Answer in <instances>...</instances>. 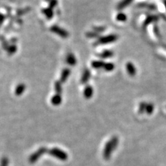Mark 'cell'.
<instances>
[{
    "label": "cell",
    "instance_id": "cell-1",
    "mask_svg": "<svg viewBox=\"0 0 166 166\" xmlns=\"http://www.w3.org/2000/svg\"><path fill=\"white\" fill-rule=\"evenodd\" d=\"M118 142H119V139H118V136H113L111 137V139L109 141H107V143L105 144V146L104 147L103 152V158L106 159V160L109 159L111 156V154L114 151L115 149L117 147Z\"/></svg>",
    "mask_w": 166,
    "mask_h": 166
},
{
    "label": "cell",
    "instance_id": "cell-2",
    "mask_svg": "<svg viewBox=\"0 0 166 166\" xmlns=\"http://www.w3.org/2000/svg\"><path fill=\"white\" fill-rule=\"evenodd\" d=\"M118 36L115 34H111V35H108L107 36H103L100 38L95 43V45H107V44L111 43V42H115L116 40H117Z\"/></svg>",
    "mask_w": 166,
    "mask_h": 166
},
{
    "label": "cell",
    "instance_id": "cell-3",
    "mask_svg": "<svg viewBox=\"0 0 166 166\" xmlns=\"http://www.w3.org/2000/svg\"><path fill=\"white\" fill-rule=\"evenodd\" d=\"M49 154L61 161H66L68 159V155L59 148H53L49 151Z\"/></svg>",
    "mask_w": 166,
    "mask_h": 166
},
{
    "label": "cell",
    "instance_id": "cell-4",
    "mask_svg": "<svg viewBox=\"0 0 166 166\" xmlns=\"http://www.w3.org/2000/svg\"><path fill=\"white\" fill-rule=\"evenodd\" d=\"M51 30L63 38H67V37L69 36L68 32L66 31L65 30L62 29V28H61L58 26H53L51 28Z\"/></svg>",
    "mask_w": 166,
    "mask_h": 166
},
{
    "label": "cell",
    "instance_id": "cell-5",
    "mask_svg": "<svg viewBox=\"0 0 166 166\" xmlns=\"http://www.w3.org/2000/svg\"><path fill=\"white\" fill-rule=\"evenodd\" d=\"M126 70L129 75L131 76H134L136 75V69L135 68L134 65L132 63V62H128L126 64Z\"/></svg>",
    "mask_w": 166,
    "mask_h": 166
},
{
    "label": "cell",
    "instance_id": "cell-6",
    "mask_svg": "<svg viewBox=\"0 0 166 166\" xmlns=\"http://www.w3.org/2000/svg\"><path fill=\"white\" fill-rule=\"evenodd\" d=\"M90 76H91V72L89 69H85L83 72L82 76V78H81V83L82 84H86L88 81L90 79Z\"/></svg>",
    "mask_w": 166,
    "mask_h": 166
},
{
    "label": "cell",
    "instance_id": "cell-7",
    "mask_svg": "<svg viewBox=\"0 0 166 166\" xmlns=\"http://www.w3.org/2000/svg\"><path fill=\"white\" fill-rule=\"evenodd\" d=\"M45 152H46V149L44 148V147H42V148L40 149V150H39L38 151H37L36 152H35L34 155L32 156L31 158H30V161H31V162L36 161L38 159V158H40V157H41V155H42V154L45 153Z\"/></svg>",
    "mask_w": 166,
    "mask_h": 166
},
{
    "label": "cell",
    "instance_id": "cell-8",
    "mask_svg": "<svg viewBox=\"0 0 166 166\" xmlns=\"http://www.w3.org/2000/svg\"><path fill=\"white\" fill-rule=\"evenodd\" d=\"M93 94H94V90H93V88L91 87L90 85H87L85 87L84 90V97L87 99H89L92 97Z\"/></svg>",
    "mask_w": 166,
    "mask_h": 166
},
{
    "label": "cell",
    "instance_id": "cell-9",
    "mask_svg": "<svg viewBox=\"0 0 166 166\" xmlns=\"http://www.w3.org/2000/svg\"><path fill=\"white\" fill-rule=\"evenodd\" d=\"M133 0H122L121 2L118 4L117 6V9L121 11V10L124 9L125 8H126L127 6H128L132 2Z\"/></svg>",
    "mask_w": 166,
    "mask_h": 166
},
{
    "label": "cell",
    "instance_id": "cell-10",
    "mask_svg": "<svg viewBox=\"0 0 166 166\" xmlns=\"http://www.w3.org/2000/svg\"><path fill=\"white\" fill-rule=\"evenodd\" d=\"M159 19V18L157 16H156V15H150V16H148L147 18H146V20H145V21L144 22V24H143V26H147V25L150 24V23L153 22H156Z\"/></svg>",
    "mask_w": 166,
    "mask_h": 166
},
{
    "label": "cell",
    "instance_id": "cell-11",
    "mask_svg": "<svg viewBox=\"0 0 166 166\" xmlns=\"http://www.w3.org/2000/svg\"><path fill=\"white\" fill-rule=\"evenodd\" d=\"M70 75V70L69 69H64L62 71V74H61L60 81L62 82H64L67 79H68L69 76Z\"/></svg>",
    "mask_w": 166,
    "mask_h": 166
},
{
    "label": "cell",
    "instance_id": "cell-12",
    "mask_svg": "<svg viewBox=\"0 0 166 166\" xmlns=\"http://www.w3.org/2000/svg\"><path fill=\"white\" fill-rule=\"evenodd\" d=\"M67 62L69 65L74 66L76 64V58L73 53H69L67 56Z\"/></svg>",
    "mask_w": 166,
    "mask_h": 166
},
{
    "label": "cell",
    "instance_id": "cell-13",
    "mask_svg": "<svg viewBox=\"0 0 166 166\" xmlns=\"http://www.w3.org/2000/svg\"><path fill=\"white\" fill-rule=\"evenodd\" d=\"M104 65H105L104 62L101 60H95L91 62V66H92L93 68H94V69L103 68Z\"/></svg>",
    "mask_w": 166,
    "mask_h": 166
},
{
    "label": "cell",
    "instance_id": "cell-14",
    "mask_svg": "<svg viewBox=\"0 0 166 166\" xmlns=\"http://www.w3.org/2000/svg\"><path fill=\"white\" fill-rule=\"evenodd\" d=\"M113 55V51L109 50H105L104 51H103L101 54H99L98 56L101 57V58H108V57H112Z\"/></svg>",
    "mask_w": 166,
    "mask_h": 166
},
{
    "label": "cell",
    "instance_id": "cell-15",
    "mask_svg": "<svg viewBox=\"0 0 166 166\" xmlns=\"http://www.w3.org/2000/svg\"><path fill=\"white\" fill-rule=\"evenodd\" d=\"M61 102H62V97H61L60 94L55 95L52 98V103L55 105H58L60 104Z\"/></svg>",
    "mask_w": 166,
    "mask_h": 166
},
{
    "label": "cell",
    "instance_id": "cell-16",
    "mask_svg": "<svg viewBox=\"0 0 166 166\" xmlns=\"http://www.w3.org/2000/svg\"><path fill=\"white\" fill-rule=\"evenodd\" d=\"M114 67L115 66L113 63H111V62H107V63H105L103 68H104L105 70H106L107 72H111V71L113 70Z\"/></svg>",
    "mask_w": 166,
    "mask_h": 166
},
{
    "label": "cell",
    "instance_id": "cell-17",
    "mask_svg": "<svg viewBox=\"0 0 166 166\" xmlns=\"http://www.w3.org/2000/svg\"><path fill=\"white\" fill-rule=\"evenodd\" d=\"M154 105L152 103H148L147 104L146 108H145V112H146L147 114H152V112L154 111Z\"/></svg>",
    "mask_w": 166,
    "mask_h": 166
},
{
    "label": "cell",
    "instance_id": "cell-18",
    "mask_svg": "<svg viewBox=\"0 0 166 166\" xmlns=\"http://www.w3.org/2000/svg\"><path fill=\"white\" fill-rule=\"evenodd\" d=\"M116 20L119 22H125L127 20V16L125 13H120L116 15Z\"/></svg>",
    "mask_w": 166,
    "mask_h": 166
},
{
    "label": "cell",
    "instance_id": "cell-19",
    "mask_svg": "<svg viewBox=\"0 0 166 166\" xmlns=\"http://www.w3.org/2000/svg\"><path fill=\"white\" fill-rule=\"evenodd\" d=\"M139 6V7H143V8H146L150 10H154L156 8V6L153 4H140L138 5V6Z\"/></svg>",
    "mask_w": 166,
    "mask_h": 166
},
{
    "label": "cell",
    "instance_id": "cell-20",
    "mask_svg": "<svg viewBox=\"0 0 166 166\" xmlns=\"http://www.w3.org/2000/svg\"><path fill=\"white\" fill-rule=\"evenodd\" d=\"M147 103L142 102L140 104L139 108H138V113H143L144 111H145V108H146Z\"/></svg>",
    "mask_w": 166,
    "mask_h": 166
},
{
    "label": "cell",
    "instance_id": "cell-21",
    "mask_svg": "<svg viewBox=\"0 0 166 166\" xmlns=\"http://www.w3.org/2000/svg\"><path fill=\"white\" fill-rule=\"evenodd\" d=\"M98 36V33H96V32H90V33H87V37L90 38H96V37Z\"/></svg>",
    "mask_w": 166,
    "mask_h": 166
},
{
    "label": "cell",
    "instance_id": "cell-22",
    "mask_svg": "<svg viewBox=\"0 0 166 166\" xmlns=\"http://www.w3.org/2000/svg\"><path fill=\"white\" fill-rule=\"evenodd\" d=\"M55 89H56V91L58 94L62 93V86H61V83H60L59 82H56V84H55Z\"/></svg>",
    "mask_w": 166,
    "mask_h": 166
},
{
    "label": "cell",
    "instance_id": "cell-23",
    "mask_svg": "<svg viewBox=\"0 0 166 166\" xmlns=\"http://www.w3.org/2000/svg\"><path fill=\"white\" fill-rule=\"evenodd\" d=\"M105 29V27H95V28H94V31L99 34V33H101V32L104 31Z\"/></svg>",
    "mask_w": 166,
    "mask_h": 166
},
{
    "label": "cell",
    "instance_id": "cell-24",
    "mask_svg": "<svg viewBox=\"0 0 166 166\" xmlns=\"http://www.w3.org/2000/svg\"><path fill=\"white\" fill-rule=\"evenodd\" d=\"M164 4H165V8H166V0H164Z\"/></svg>",
    "mask_w": 166,
    "mask_h": 166
}]
</instances>
